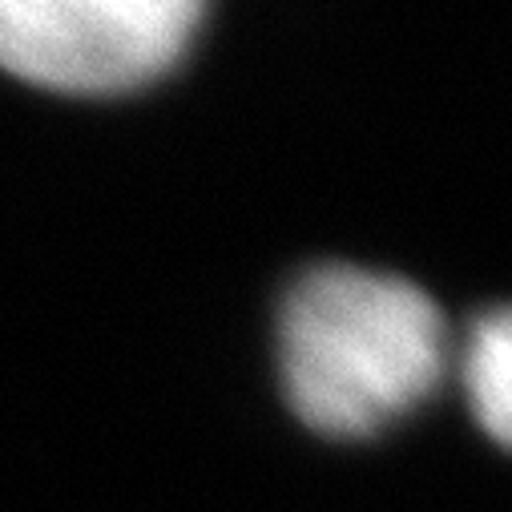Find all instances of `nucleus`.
I'll use <instances>...</instances> for the list:
<instances>
[{
	"mask_svg": "<svg viewBox=\"0 0 512 512\" xmlns=\"http://www.w3.org/2000/svg\"><path fill=\"white\" fill-rule=\"evenodd\" d=\"M448 355L436 303L363 267L303 275L283 307V375L299 420L323 436H371L432 396Z\"/></svg>",
	"mask_w": 512,
	"mask_h": 512,
	"instance_id": "obj_1",
	"label": "nucleus"
},
{
	"mask_svg": "<svg viewBox=\"0 0 512 512\" xmlns=\"http://www.w3.org/2000/svg\"><path fill=\"white\" fill-rule=\"evenodd\" d=\"M206 0H0V69L57 93H125L190 45Z\"/></svg>",
	"mask_w": 512,
	"mask_h": 512,
	"instance_id": "obj_2",
	"label": "nucleus"
},
{
	"mask_svg": "<svg viewBox=\"0 0 512 512\" xmlns=\"http://www.w3.org/2000/svg\"><path fill=\"white\" fill-rule=\"evenodd\" d=\"M464 392L480 428L508 444L512 436V319L504 307L484 315L464 351Z\"/></svg>",
	"mask_w": 512,
	"mask_h": 512,
	"instance_id": "obj_3",
	"label": "nucleus"
}]
</instances>
